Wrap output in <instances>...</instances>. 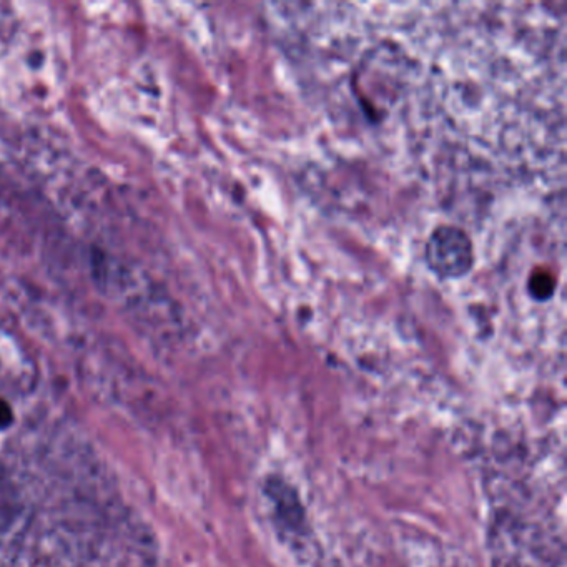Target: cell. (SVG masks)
Here are the masks:
<instances>
[{
	"instance_id": "1",
	"label": "cell",
	"mask_w": 567,
	"mask_h": 567,
	"mask_svg": "<svg viewBox=\"0 0 567 567\" xmlns=\"http://www.w3.org/2000/svg\"><path fill=\"white\" fill-rule=\"evenodd\" d=\"M425 262L441 280H458L474 267L473 240L463 228L439 225L425 245Z\"/></svg>"
},
{
	"instance_id": "2",
	"label": "cell",
	"mask_w": 567,
	"mask_h": 567,
	"mask_svg": "<svg viewBox=\"0 0 567 567\" xmlns=\"http://www.w3.org/2000/svg\"><path fill=\"white\" fill-rule=\"evenodd\" d=\"M12 421H14V415H12L10 406L5 401L0 400V429L9 428Z\"/></svg>"
}]
</instances>
